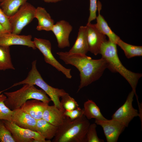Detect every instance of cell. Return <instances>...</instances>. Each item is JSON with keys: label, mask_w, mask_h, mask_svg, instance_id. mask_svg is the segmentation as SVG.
Wrapping results in <instances>:
<instances>
[{"label": "cell", "mask_w": 142, "mask_h": 142, "mask_svg": "<svg viewBox=\"0 0 142 142\" xmlns=\"http://www.w3.org/2000/svg\"><path fill=\"white\" fill-rule=\"evenodd\" d=\"M57 54L65 64L74 66L79 71L80 80L77 92L98 80L108 68L107 62L102 57L94 59L86 55L68 52H58Z\"/></svg>", "instance_id": "6da1fadb"}, {"label": "cell", "mask_w": 142, "mask_h": 142, "mask_svg": "<svg viewBox=\"0 0 142 142\" xmlns=\"http://www.w3.org/2000/svg\"><path fill=\"white\" fill-rule=\"evenodd\" d=\"M100 54L107 62L108 69L112 72L118 73L127 80L138 98L136 89L142 74L133 72L123 66L118 55L116 44L109 40H106L102 44Z\"/></svg>", "instance_id": "7a4b0ae2"}, {"label": "cell", "mask_w": 142, "mask_h": 142, "mask_svg": "<svg viewBox=\"0 0 142 142\" xmlns=\"http://www.w3.org/2000/svg\"><path fill=\"white\" fill-rule=\"evenodd\" d=\"M90 123L83 114L71 120L66 117L63 123L58 127L53 142H86V135Z\"/></svg>", "instance_id": "3957f363"}, {"label": "cell", "mask_w": 142, "mask_h": 142, "mask_svg": "<svg viewBox=\"0 0 142 142\" xmlns=\"http://www.w3.org/2000/svg\"><path fill=\"white\" fill-rule=\"evenodd\" d=\"M4 94L7 97L4 103L12 110L20 108L27 101L31 99L38 100L48 104L51 101L43 90L29 84H24L22 87L16 91L5 92Z\"/></svg>", "instance_id": "277c9868"}, {"label": "cell", "mask_w": 142, "mask_h": 142, "mask_svg": "<svg viewBox=\"0 0 142 142\" xmlns=\"http://www.w3.org/2000/svg\"><path fill=\"white\" fill-rule=\"evenodd\" d=\"M36 62L37 60H35L32 63L31 69L26 78L14 84L8 89L25 84L36 85L40 88L49 97L54 105L59 109L65 110L61 105L59 99L67 93L63 89L52 87L45 82L37 69Z\"/></svg>", "instance_id": "5b68a950"}, {"label": "cell", "mask_w": 142, "mask_h": 142, "mask_svg": "<svg viewBox=\"0 0 142 142\" xmlns=\"http://www.w3.org/2000/svg\"><path fill=\"white\" fill-rule=\"evenodd\" d=\"M36 9L33 5L26 2L14 14L9 17L11 33L20 34L23 28L34 18Z\"/></svg>", "instance_id": "8992f818"}, {"label": "cell", "mask_w": 142, "mask_h": 142, "mask_svg": "<svg viewBox=\"0 0 142 142\" xmlns=\"http://www.w3.org/2000/svg\"><path fill=\"white\" fill-rule=\"evenodd\" d=\"M33 41L36 48L38 49L42 54L44 60L47 63L62 72L67 78H71V69L67 68L64 67L55 58L52 53L51 44L49 40L34 38Z\"/></svg>", "instance_id": "52a82bcc"}, {"label": "cell", "mask_w": 142, "mask_h": 142, "mask_svg": "<svg viewBox=\"0 0 142 142\" xmlns=\"http://www.w3.org/2000/svg\"><path fill=\"white\" fill-rule=\"evenodd\" d=\"M6 128L11 133L16 142H50L38 132L20 127L13 123L2 120Z\"/></svg>", "instance_id": "ba28073f"}, {"label": "cell", "mask_w": 142, "mask_h": 142, "mask_svg": "<svg viewBox=\"0 0 142 142\" xmlns=\"http://www.w3.org/2000/svg\"><path fill=\"white\" fill-rule=\"evenodd\" d=\"M135 95L132 90L128 94L124 103L111 116L112 119L118 121L126 127L134 117L139 116L138 110L133 107L132 104Z\"/></svg>", "instance_id": "9c48e42d"}, {"label": "cell", "mask_w": 142, "mask_h": 142, "mask_svg": "<svg viewBox=\"0 0 142 142\" xmlns=\"http://www.w3.org/2000/svg\"><path fill=\"white\" fill-rule=\"evenodd\" d=\"M95 123L102 128L107 142H116L126 127L118 121L110 120L95 119Z\"/></svg>", "instance_id": "30bf717a"}, {"label": "cell", "mask_w": 142, "mask_h": 142, "mask_svg": "<svg viewBox=\"0 0 142 142\" xmlns=\"http://www.w3.org/2000/svg\"><path fill=\"white\" fill-rule=\"evenodd\" d=\"M86 26L88 51L97 55L100 54L101 45L106 40V36L98 29L95 24L87 23Z\"/></svg>", "instance_id": "8fae6325"}, {"label": "cell", "mask_w": 142, "mask_h": 142, "mask_svg": "<svg viewBox=\"0 0 142 142\" xmlns=\"http://www.w3.org/2000/svg\"><path fill=\"white\" fill-rule=\"evenodd\" d=\"M72 29V25L64 20H60L54 24L51 31L55 37L59 48L63 49L70 46L69 36Z\"/></svg>", "instance_id": "7c38bea8"}, {"label": "cell", "mask_w": 142, "mask_h": 142, "mask_svg": "<svg viewBox=\"0 0 142 142\" xmlns=\"http://www.w3.org/2000/svg\"><path fill=\"white\" fill-rule=\"evenodd\" d=\"M32 39L31 35H21L9 33L0 37V45L9 47L13 45H21L36 49V48Z\"/></svg>", "instance_id": "4fadbf2b"}, {"label": "cell", "mask_w": 142, "mask_h": 142, "mask_svg": "<svg viewBox=\"0 0 142 142\" xmlns=\"http://www.w3.org/2000/svg\"><path fill=\"white\" fill-rule=\"evenodd\" d=\"M11 120L20 127L36 131L37 120L21 108L12 110Z\"/></svg>", "instance_id": "5bb4252c"}, {"label": "cell", "mask_w": 142, "mask_h": 142, "mask_svg": "<svg viewBox=\"0 0 142 142\" xmlns=\"http://www.w3.org/2000/svg\"><path fill=\"white\" fill-rule=\"evenodd\" d=\"M64 111L59 109L54 105H48L44 111L42 119L58 127L63 123L67 117L64 114Z\"/></svg>", "instance_id": "9a60e30c"}, {"label": "cell", "mask_w": 142, "mask_h": 142, "mask_svg": "<svg viewBox=\"0 0 142 142\" xmlns=\"http://www.w3.org/2000/svg\"><path fill=\"white\" fill-rule=\"evenodd\" d=\"M48 104L34 99L27 101L21 108L37 120L42 118L43 113Z\"/></svg>", "instance_id": "2e32d148"}, {"label": "cell", "mask_w": 142, "mask_h": 142, "mask_svg": "<svg viewBox=\"0 0 142 142\" xmlns=\"http://www.w3.org/2000/svg\"><path fill=\"white\" fill-rule=\"evenodd\" d=\"M34 18L38 21V24L36 28L38 31H51L54 24V21L44 8L38 7L36 8Z\"/></svg>", "instance_id": "e0dca14e"}, {"label": "cell", "mask_w": 142, "mask_h": 142, "mask_svg": "<svg viewBox=\"0 0 142 142\" xmlns=\"http://www.w3.org/2000/svg\"><path fill=\"white\" fill-rule=\"evenodd\" d=\"M87 26H80L76 41L68 52L72 54L86 55L88 51L87 36Z\"/></svg>", "instance_id": "ac0fdd59"}, {"label": "cell", "mask_w": 142, "mask_h": 142, "mask_svg": "<svg viewBox=\"0 0 142 142\" xmlns=\"http://www.w3.org/2000/svg\"><path fill=\"white\" fill-rule=\"evenodd\" d=\"M101 8V4L98 3V15L96 18L97 23L95 24V26L100 32L108 36L109 40L116 44L120 38L112 31L104 17L100 14Z\"/></svg>", "instance_id": "d6986e66"}, {"label": "cell", "mask_w": 142, "mask_h": 142, "mask_svg": "<svg viewBox=\"0 0 142 142\" xmlns=\"http://www.w3.org/2000/svg\"><path fill=\"white\" fill-rule=\"evenodd\" d=\"M57 129V127L42 118L37 120L36 131L45 139L50 140L53 138Z\"/></svg>", "instance_id": "ffe728a7"}, {"label": "cell", "mask_w": 142, "mask_h": 142, "mask_svg": "<svg viewBox=\"0 0 142 142\" xmlns=\"http://www.w3.org/2000/svg\"><path fill=\"white\" fill-rule=\"evenodd\" d=\"M83 109V114L88 120L92 118L97 120L106 119L102 114L99 107L92 100L88 99L85 102Z\"/></svg>", "instance_id": "44dd1931"}, {"label": "cell", "mask_w": 142, "mask_h": 142, "mask_svg": "<svg viewBox=\"0 0 142 142\" xmlns=\"http://www.w3.org/2000/svg\"><path fill=\"white\" fill-rule=\"evenodd\" d=\"M27 0H1L0 7L8 17L14 14Z\"/></svg>", "instance_id": "7402d4cb"}, {"label": "cell", "mask_w": 142, "mask_h": 142, "mask_svg": "<svg viewBox=\"0 0 142 142\" xmlns=\"http://www.w3.org/2000/svg\"><path fill=\"white\" fill-rule=\"evenodd\" d=\"M15 69L12 63L9 47L0 45V70Z\"/></svg>", "instance_id": "603a6c76"}, {"label": "cell", "mask_w": 142, "mask_h": 142, "mask_svg": "<svg viewBox=\"0 0 142 142\" xmlns=\"http://www.w3.org/2000/svg\"><path fill=\"white\" fill-rule=\"evenodd\" d=\"M116 44L123 50L126 57L128 59L136 56H142V46L128 44L120 39L118 41Z\"/></svg>", "instance_id": "cb8c5ba5"}, {"label": "cell", "mask_w": 142, "mask_h": 142, "mask_svg": "<svg viewBox=\"0 0 142 142\" xmlns=\"http://www.w3.org/2000/svg\"><path fill=\"white\" fill-rule=\"evenodd\" d=\"M6 98L7 97L4 94H0V120L11 122L12 110L5 105L4 101Z\"/></svg>", "instance_id": "d4e9b609"}, {"label": "cell", "mask_w": 142, "mask_h": 142, "mask_svg": "<svg viewBox=\"0 0 142 142\" xmlns=\"http://www.w3.org/2000/svg\"><path fill=\"white\" fill-rule=\"evenodd\" d=\"M61 105L65 110H71L79 107V105L73 98L67 93L61 97Z\"/></svg>", "instance_id": "484cf974"}, {"label": "cell", "mask_w": 142, "mask_h": 142, "mask_svg": "<svg viewBox=\"0 0 142 142\" xmlns=\"http://www.w3.org/2000/svg\"><path fill=\"white\" fill-rule=\"evenodd\" d=\"M97 124H90L88 129L86 135V142H104V140L98 138L97 132Z\"/></svg>", "instance_id": "4316f807"}, {"label": "cell", "mask_w": 142, "mask_h": 142, "mask_svg": "<svg viewBox=\"0 0 142 142\" xmlns=\"http://www.w3.org/2000/svg\"><path fill=\"white\" fill-rule=\"evenodd\" d=\"M0 142H16L11 133L1 120H0Z\"/></svg>", "instance_id": "83f0119b"}, {"label": "cell", "mask_w": 142, "mask_h": 142, "mask_svg": "<svg viewBox=\"0 0 142 142\" xmlns=\"http://www.w3.org/2000/svg\"><path fill=\"white\" fill-rule=\"evenodd\" d=\"M89 15L88 20V23L96 19V12L98 8L97 0H89Z\"/></svg>", "instance_id": "f1b7e54d"}, {"label": "cell", "mask_w": 142, "mask_h": 142, "mask_svg": "<svg viewBox=\"0 0 142 142\" xmlns=\"http://www.w3.org/2000/svg\"><path fill=\"white\" fill-rule=\"evenodd\" d=\"M64 113L65 116L71 120H74L79 117L83 114V109L78 107L71 110H65Z\"/></svg>", "instance_id": "f546056e"}, {"label": "cell", "mask_w": 142, "mask_h": 142, "mask_svg": "<svg viewBox=\"0 0 142 142\" xmlns=\"http://www.w3.org/2000/svg\"><path fill=\"white\" fill-rule=\"evenodd\" d=\"M0 23L8 32L11 33L9 17L3 11L0 7Z\"/></svg>", "instance_id": "4dcf8cb0"}, {"label": "cell", "mask_w": 142, "mask_h": 142, "mask_svg": "<svg viewBox=\"0 0 142 142\" xmlns=\"http://www.w3.org/2000/svg\"><path fill=\"white\" fill-rule=\"evenodd\" d=\"M9 33H10L7 31L0 23V37Z\"/></svg>", "instance_id": "1f68e13d"}, {"label": "cell", "mask_w": 142, "mask_h": 142, "mask_svg": "<svg viewBox=\"0 0 142 142\" xmlns=\"http://www.w3.org/2000/svg\"><path fill=\"white\" fill-rule=\"evenodd\" d=\"M48 3H56L63 0H42Z\"/></svg>", "instance_id": "d6a6232c"}, {"label": "cell", "mask_w": 142, "mask_h": 142, "mask_svg": "<svg viewBox=\"0 0 142 142\" xmlns=\"http://www.w3.org/2000/svg\"><path fill=\"white\" fill-rule=\"evenodd\" d=\"M1 0H0V1H1Z\"/></svg>", "instance_id": "836d02e7"}]
</instances>
